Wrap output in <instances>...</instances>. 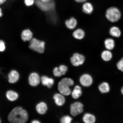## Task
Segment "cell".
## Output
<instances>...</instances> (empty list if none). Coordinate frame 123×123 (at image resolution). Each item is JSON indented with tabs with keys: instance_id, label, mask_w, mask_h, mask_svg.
<instances>
[{
	"instance_id": "cell-1",
	"label": "cell",
	"mask_w": 123,
	"mask_h": 123,
	"mask_svg": "<svg viewBox=\"0 0 123 123\" xmlns=\"http://www.w3.org/2000/svg\"><path fill=\"white\" fill-rule=\"evenodd\" d=\"M8 120L10 122L14 123H24L28 119L27 112L22 107H17L10 112L8 116Z\"/></svg>"
},
{
	"instance_id": "cell-2",
	"label": "cell",
	"mask_w": 123,
	"mask_h": 123,
	"mask_svg": "<svg viewBox=\"0 0 123 123\" xmlns=\"http://www.w3.org/2000/svg\"><path fill=\"white\" fill-rule=\"evenodd\" d=\"M74 84V81L70 78H63L58 83V90L61 94L64 96H68L71 92L69 87L73 85Z\"/></svg>"
},
{
	"instance_id": "cell-3",
	"label": "cell",
	"mask_w": 123,
	"mask_h": 123,
	"mask_svg": "<svg viewBox=\"0 0 123 123\" xmlns=\"http://www.w3.org/2000/svg\"><path fill=\"white\" fill-rule=\"evenodd\" d=\"M45 43L44 41L33 38L30 41L29 47L34 51L42 54L45 51Z\"/></svg>"
},
{
	"instance_id": "cell-4",
	"label": "cell",
	"mask_w": 123,
	"mask_h": 123,
	"mask_svg": "<svg viewBox=\"0 0 123 123\" xmlns=\"http://www.w3.org/2000/svg\"><path fill=\"white\" fill-rule=\"evenodd\" d=\"M35 4L41 11L47 13L54 11L55 9V3L54 0L47 2H43L40 0H35Z\"/></svg>"
},
{
	"instance_id": "cell-5",
	"label": "cell",
	"mask_w": 123,
	"mask_h": 123,
	"mask_svg": "<svg viewBox=\"0 0 123 123\" xmlns=\"http://www.w3.org/2000/svg\"><path fill=\"white\" fill-rule=\"evenodd\" d=\"M106 17L108 20L112 22H115L119 21L121 17V13L117 8L111 7L106 12Z\"/></svg>"
},
{
	"instance_id": "cell-6",
	"label": "cell",
	"mask_w": 123,
	"mask_h": 123,
	"mask_svg": "<svg viewBox=\"0 0 123 123\" xmlns=\"http://www.w3.org/2000/svg\"><path fill=\"white\" fill-rule=\"evenodd\" d=\"M71 62L74 66H78L82 65L85 61V57L83 55L78 53L73 54L70 58Z\"/></svg>"
},
{
	"instance_id": "cell-7",
	"label": "cell",
	"mask_w": 123,
	"mask_h": 123,
	"mask_svg": "<svg viewBox=\"0 0 123 123\" xmlns=\"http://www.w3.org/2000/svg\"><path fill=\"white\" fill-rule=\"evenodd\" d=\"M83 105V104L79 102H76L72 104L70 107V113L74 116H76L78 114L82 113Z\"/></svg>"
},
{
	"instance_id": "cell-8",
	"label": "cell",
	"mask_w": 123,
	"mask_h": 123,
	"mask_svg": "<svg viewBox=\"0 0 123 123\" xmlns=\"http://www.w3.org/2000/svg\"><path fill=\"white\" fill-rule=\"evenodd\" d=\"M29 84L32 86H36L39 84L40 81V78L38 74L33 73L29 77Z\"/></svg>"
},
{
	"instance_id": "cell-9",
	"label": "cell",
	"mask_w": 123,
	"mask_h": 123,
	"mask_svg": "<svg viewBox=\"0 0 123 123\" xmlns=\"http://www.w3.org/2000/svg\"><path fill=\"white\" fill-rule=\"evenodd\" d=\"M21 38L22 40L25 42L30 41L33 38V33L30 29H27L23 30L21 34Z\"/></svg>"
},
{
	"instance_id": "cell-10",
	"label": "cell",
	"mask_w": 123,
	"mask_h": 123,
	"mask_svg": "<svg viewBox=\"0 0 123 123\" xmlns=\"http://www.w3.org/2000/svg\"><path fill=\"white\" fill-rule=\"evenodd\" d=\"M80 83L84 86L88 87L90 86L93 82L91 76L88 74L83 75L80 79Z\"/></svg>"
},
{
	"instance_id": "cell-11",
	"label": "cell",
	"mask_w": 123,
	"mask_h": 123,
	"mask_svg": "<svg viewBox=\"0 0 123 123\" xmlns=\"http://www.w3.org/2000/svg\"><path fill=\"white\" fill-rule=\"evenodd\" d=\"M67 70V66L61 65L59 68H55L53 70V74L55 76L60 77L65 74Z\"/></svg>"
},
{
	"instance_id": "cell-12",
	"label": "cell",
	"mask_w": 123,
	"mask_h": 123,
	"mask_svg": "<svg viewBox=\"0 0 123 123\" xmlns=\"http://www.w3.org/2000/svg\"><path fill=\"white\" fill-rule=\"evenodd\" d=\"M19 74L17 71L12 70L8 74V81L10 83H14L17 81L19 78Z\"/></svg>"
},
{
	"instance_id": "cell-13",
	"label": "cell",
	"mask_w": 123,
	"mask_h": 123,
	"mask_svg": "<svg viewBox=\"0 0 123 123\" xmlns=\"http://www.w3.org/2000/svg\"><path fill=\"white\" fill-rule=\"evenodd\" d=\"M77 21L74 17L70 18L69 19L66 20L65 24L68 28L70 30H73L76 27L77 25Z\"/></svg>"
},
{
	"instance_id": "cell-14",
	"label": "cell",
	"mask_w": 123,
	"mask_h": 123,
	"mask_svg": "<svg viewBox=\"0 0 123 123\" xmlns=\"http://www.w3.org/2000/svg\"><path fill=\"white\" fill-rule=\"evenodd\" d=\"M53 98L55 100V103L58 106H62L65 102V98L61 94H56L54 96Z\"/></svg>"
},
{
	"instance_id": "cell-15",
	"label": "cell",
	"mask_w": 123,
	"mask_h": 123,
	"mask_svg": "<svg viewBox=\"0 0 123 123\" xmlns=\"http://www.w3.org/2000/svg\"><path fill=\"white\" fill-rule=\"evenodd\" d=\"M42 84L44 86H47L49 88H50L54 84V80L52 78H49L46 76H43L41 78Z\"/></svg>"
},
{
	"instance_id": "cell-16",
	"label": "cell",
	"mask_w": 123,
	"mask_h": 123,
	"mask_svg": "<svg viewBox=\"0 0 123 123\" xmlns=\"http://www.w3.org/2000/svg\"><path fill=\"white\" fill-rule=\"evenodd\" d=\"M73 36L75 39L81 40L85 36V32L81 29H78L73 32Z\"/></svg>"
},
{
	"instance_id": "cell-17",
	"label": "cell",
	"mask_w": 123,
	"mask_h": 123,
	"mask_svg": "<svg viewBox=\"0 0 123 123\" xmlns=\"http://www.w3.org/2000/svg\"><path fill=\"white\" fill-rule=\"evenodd\" d=\"M82 8L83 12L87 14H91L93 10V5L89 2L86 3L83 5Z\"/></svg>"
},
{
	"instance_id": "cell-18",
	"label": "cell",
	"mask_w": 123,
	"mask_h": 123,
	"mask_svg": "<svg viewBox=\"0 0 123 123\" xmlns=\"http://www.w3.org/2000/svg\"><path fill=\"white\" fill-rule=\"evenodd\" d=\"M36 110L38 113L41 114H44L47 110V105L45 103L41 102L37 105Z\"/></svg>"
},
{
	"instance_id": "cell-19",
	"label": "cell",
	"mask_w": 123,
	"mask_h": 123,
	"mask_svg": "<svg viewBox=\"0 0 123 123\" xmlns=\"http://www.w3.org/2000/svg\"><path fill=\"white\" fill-rule=\"evenodd\" d=\"M104 44L106 49L109 50L113 49L115 47L114 41L111 38L106 39L104 41Z\"/></svg>"
},
{
	"instance_id": "cell-20",
	"label": "cell",
	"mask_w": 123,
	"mask_h": 123,
	"mask_svg": "<svg viewBox=\"0 0 123 123\" xmlns=\"http://www.w3.org/2000/svg\"><path fill=\"white\" fill-rule=\"evenodd\" d=\"M82 92L81 87L79 86H76L74 87V89L72 93V96L75 99H77L82 94Z\"/></svg>"
},
{
	"instance_id": "cell-21",
	"label": "cell",
	"mask_w": 123,
	"mask_h": 123,
	"mask_svg": "<svg viewBox=\"0 0 123 123\" xmlns=\"http://www.w3.org/2000/svg\"><path fill=\"white\" fill-rule=\"evenodd\" d=\"M84 122L86 123H93L96 121V118L93 115L89 113H86L83 118Z\"/></svg>"
},
{
	"instance_id": "cell-22",
	"label": "cell",
	"mask_w": 123,
	"mask_h": 123,
	"mask_svg": "<svg viewBox=\"0 0 123 123\" xmlns=\"http://www.w3.org/2000/svg\"><path fill=\"white\" fill-rule=\"evenodd\" d=\"M6 96L7 99L11 101L16 100L18 97V93L12 90L8 91L6 94Z\"/></svg>"
},
{
	"instance_id": "cell-23",
	"label": "cell",
	"mask_w": 123,
	"mask_h": 123,
	"mask_svg": "<svg viewBox=\"0 0 123 123\" xmlns=\"http://www.w3.org/2000/svg\"><path fill=\"white\" fill-rule=\"evenodd\" d=\"M111 35L115 37H119L121 36V32L120 30L117 27H113L111 28L110 31Z\"/></svg>"
},
{
	"instance_id": "cell-24",
	"label": "cell",
	"mask_w": 123,
	"mask_h": 123,
	"mask_svg": "<svg viewBox=\"0 0 123 123\" xmlns=\"http://www.w3.org/2000/svg\"><path fill=\"white\" fill-rule=\"evenodd\" d=\"M101 57L104 61H108L111 59L112 54L109 50H104L101 53Z\"/></svg>"
},
{
	"instance_id": "cell-25",
	"label": "cell",
	"mask_w": 123,
	"mask_h": 123,
	"mask_svg": "<svg viewBox=\"0 0 123 123\" xmlns=\"http://www.w3.org/2000/svg\"><path fill=\"white\" fill-rule=\"evenodd\" d=\"M100 91L102 93H107L110 91V87L108 83L104 82L100 85L99 87Z\"/></svg>"
},
{
	"instance_id": "cell-26",
	"label": "cell",
	"mask_w": 123,
	"mask_h": 123,
	"mask_svg": "<svg viewBox=\"0 0 123 123\" xmlns=\"http://www.w3.org/2000/svg\"><path fill=\"white\" fill-rule=\"evenodd\" d=\"M72 118L69 116L63 117L61 119V122L62 123H70L71 122Z\"/></svg>"
},
{
	"instance_id": "cell-27",
	"label": "cell",
	"mask_w": 123,
	"mask_h": 123,
	"mask_svg": "<svg viewBox=\"0 0 123 123\" xmlns=\"http://www.w3.org/2000/svg\"><path fill=\"white\" fill-rule=\"evenodd\" d=\"M35 0H24V2L26 6L30 7L35 4Z\"/></svg>"
},
{
	"instance_id": "cell-28",
	"label": "cell",
	"mask_w": 123,
	"mask_h": 123,
	"mask_svg": "<svg viewBox=\"0 0 123 123\" xmlns=\"http://www.w3.org/2000/svg\"><path fill=\"white\" fill-rule=\"evenodd\" d=\"M6 45L5 42L2 40H0V52H3L5 50Z\"/></svg>"
},
{
	"instance_id": "cell-29",
	"label": "cell",
	"mask_w": 123,
	"mask_h": 123,
	"mask_svg": "<svg viewBox=\"0 0 123 123\" xmlns=\"http://www.w3.org/2000/svg\"><path fill=\"white\" fill-rule=\"evenodd\" d=\"M117 66L119 70L123 72V58L118 62Z\"/></svg>"
},
{
	"instance_id": "cell-30",
	"label": "cell",
	"mask_w": 123,
	"mask_h": 123,
	"mask_svg": "<svg viewBox=\"0 0 123 123\" xmlns=\"http://www.w3.org/2000/svg\"><path fill=\"white\" fill-rule=\"evenodd\" d=\"M7 0H0V6L2 5L6 2Z\"/></svg>"
},
{
	"instance_id": "cell-31",
	"label": "cell",
	"mask_w": 123,
	"mask_h": 123,
	"mask_svg": "<svg viewBox=\"0 0 123 123\" xmlns=\"http://www.w3.org/2000/svg\"><path fill=\"white\" fill-rule=\"evenodd\" d=\"M3 15V13L2 9L0 7V18L2 17Z\"/></svg>"
},
{
	"instance_id": "cell-32",
	"label": "cell",
	"mask_w": 123,
	"mask_h": 123,
	"mask_svg": "<svg viewBox=\"0 0 123 123\" xmlns=\"http://www.w3.org/2000/svg\"><path fill=\"white\" fill-rule=\"evenodd\" d=\"M75 0L78 2L81 3L85 2L86 0Z\"/></svg>"
},
{
	"instance_id": "cell-33",
	"label": "cell",
	"mask_w": 123,
	"mask_h": 123,
	"mask_svg": "<svg viewBox=\"0 0 123 123\" xmlns=\"http://www.w3.org/2000/svg\"><path fill=\"white\" fill-rule=\"evenodd\" d=\"M31 123H40L39 122V121H38L37 120H33L31 122Z\"/></svg>"
},
{
	"instance_id": "cell-34",
	"label": "cell",
	"mask_w": 123,
	"mask_h": 123,
	"mask_svg": "<svg viewBox=\"0 0 123 123\" xmlns=\"http://www.w3.org/2000/svg\"><path fill=\"white\" fill-rule=\"evenodd\" d=\"M40 0L43 1V2H47L50 1L51 0Z\"/></svg>"
},
{
	"instance_id": "cell-35",
	"label": "cell",
	"mask_w": 123,
	"mask_h": 123,
	"mask_svg": "<svg viewBox=\"0 0 123 123\" xmlns=\"http://www.w3.org/2000/svg\"><path fill=\"white\" fill-rule=\"evenodd\" d=\"M121 93H122V94L123 95V87H122V89H121Z\"/></svg>"
},
{
	"instance_id": "cell-36",
	"label": "cell",
	"mask_w": 123,
	"mask_h": 123,
	"mask_svg": "<svg viewBox=\"0 0 123 123\" xmlns=\"http://www.w3.org/2000/svg\"><path fill=\"white\" fill-rule=\"evenodd\" d=\"M1 122V121L0 119V123Z\"/></svg>"
}]
</instances>
